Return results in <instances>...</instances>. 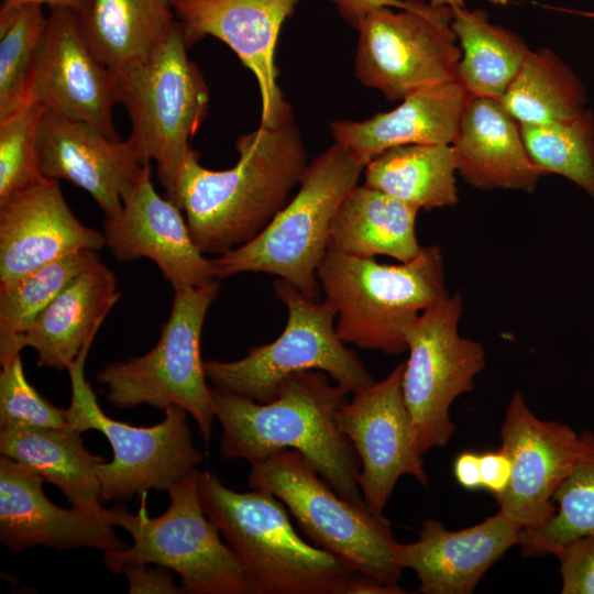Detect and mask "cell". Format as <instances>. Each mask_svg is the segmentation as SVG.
Wrapping results in <instances>:
<instances>
[{
  "instance_id": "6da1fadb",
  "label": "cell",
  "mask_w": 594,
  "mask_h": 594,
  "mask_svg": "<svg viewBox=\"0 0 594 594\" xmlns=\"http://www.w3.org/2000/svg\"><path fill=\"white\" fill-rule=\"evenodd\" d=\"M235 148L233 167L212 170L190 147L165 187L204 253L221 255L254 239L286 206L308 166L294 113L275 127L241 135Z\"/></svg>"
},
{
  "instance_id": "7a4b0ae2",
  "label": "cell",
  "mask_w": 594,
  "mask_h": 594,
  "mask_svg": "<svg viewBox=\"0 0 594 594\" xmlns=\"http://www.w3.org/2000/svg\"><path fill=\"white\" fill-rule=\"evenodd\" d=\"M329 378L323 371L293 374L268 403L211 387L222 427L220 452L252 464L280 450H297L340 496L365 507L358 484L360 461L338 419L349 393Z\"/></svg>"
},
{
  "instance_id": "3957f363",
  "label": "cell",
  "mask_w": 594,
  "mask_h": 594,
  "mask_svg": "<svg viewBox=\"0 0 594 594\" xmlns=\"http://www.w3.org/2000/svg\"><path fill=\"white\" fill-rule=\"evenodd\" d=\"M197 491L206 515L238 559L250 594H345L353 572L305 541L273 493L233 491L210 471L198 472Z\"/></svg>"
},
{
  "instance_id": "277c9868",
  "label": "cell",
  "mask_w": 594,
  "mask_h": 594,
  "mask_svg": "<svg viewBox=\"0 0 594 594\" xmlns=\"http://www.w3.org/2000/svg\"><path fill=\"white\" fill-rule=\"evenodd\" d=\"M317 277L326 299L336 308V332L344 343L400 354L405 333L427 308L450 294L443 255L438 245L398 264L328 249Z\"/></svg>"
},
{
  "instance_id": "5b68a950",
  "label": "cell",
  "mask_w": 594,
  "mask_h": 594,
  "mask_svg": "<svg viewBox=\"0 0 594 594\" xmlns=\"http://www.w3.org/2000/svg\"><path fill=\"white\" fill-rule=\"evenodd\" d=\"M363 170L341 145H330L308 163L296 196L261 233L211 260L216 277L268 273L320 300L317 270L329 248L331 221Z\"/></svg>"
},
{
  "instance_id": "8992f818",
  "label": "cell",
  "mask_w": 594,
  "mask_h": 594,
  "mask_svg": "<svg viewBox=\"0 0 594 594\" xmlns=\"http://www.w3.org/2000/svg\"><path fill=\"white\" fill-rule=\"evenodd\" d=\"M251 466L249 487L277 496L314 546L352 572L398 585L403 570L393 558L398 541L388 518L344 499L297 450L277 451Z\"/></svg>"
},
{
  "instance_id": "52a82bcc",
  "label": "cell",
  "mask_w": 594,
  "mask_h": 594,
  "mask_svg": "<svg viewBox=\"0 0 594 594\" xmlns=\"http://www.w3.org/2000/svg\"><path fill=\"white\" fill-rule=\"evenodd\" d=\"M274 290L287 309L282 334L267 344L250 348L239 360L204 361L206 377L215 388L268 403L285 380L305 371L326 372L348 393L376 382L337 334V311L330 301L312 300L280 278L274 282Z\"/></svg>"
},
{
  "instance_id": "ba28073f",
  "label": "cell",
  "mask_w": 594,
  "mask_h": 594,
  "mask_svg": "<svg viewBox=\"0 0 594 594\" xmlns=\"http://www.w3.org/2000/svg\"><path fill=\"white\" fill-rule=\"evenodd\" d=\"M219 279L174 292L167 321L147 353L107 363L96 374L117 408L145 404L158 409L180 406L195 419L205 442L216 418L200 353L204 321L219 293Z\"/></svg>"
},
{
  "instance_id": "9c48e42d",
  "label": "cell",
  "mask_w": 594,
  "mask_h": 594,
  "mask_svg": "<svg viewBox=\"0 0 594 594\" xmlns=\"http://www.w3.org/2000/svg\"><path fill=\"white\" fill-rule=\"evenodd\" d=\"M196 469L168 488L169 505L157 517L110 508L113 526L130 534L127 548L105 552V564L120 573L130 563H154L176 572L189 594H250L245 574L221 534L206 515L197 491Z\"/></svg>"
},
{
  "instance_id": "30bf717a",
  "label": "cell",
  "mask_w": 594,
  "mask_h": 594,
  "mask_svg": "<svg viewBox=\"0 0 594 594\" xmlns=\"http://www.w3.org/2000/svg\"><path fill=\"white\" fill-rule=\"evenodd\" d=\"M178 21L150 57L116 73L119 102L130 116V139L143 163H156L165 188L189 151L209 106L208 85L187 55Z\"/></svg>"
},
{
  "instance_id": "8fae6325",
  "label": "cell",
  "mask_w": 594,
  "mask_h": 594,
  "mask_svg": "<svg viewBox=\"0 0 594 594\" xmlns=\"http://www.w3.org/2000/svg\"><path fill=\"white\" fill-rule=\"evenodd\" d=\"M85 348L67 369L72 399L66 409L67 422L77 431L97 430L112 449V460L99 468L102 504L129 501L150 490L168 488L198 469L204 460L195 448L187 424V410L166 408L165 418L150 427H136L108 417L85 377Z\"/></svg>"
},
{
  "instance_id": "7c38bea8",
  "label": "cell",
  "mask_w": 594,
  "mask_h": 594,
  "mask_svg": "<svg viewBox=\"0 0 594 594\" xmlns=\"http://www.w3.org/2000/svg\"><path fill=\"white\" fill-rule=\"evenodd\" d=\"M452 18L451 8L429 2L417 10H370L355 28V77L388 101L458 80L462 53Z\"/></svg>"
},
{
  "instance_id": "4fadbf2b",
  "label": "cell",
  "mask_w": 594,
  "mask_h": 594,
  "mask_svg": "<svg viewBox=\"0 0 594 594\" xmlns=\"http://www.w3.org/2000/svg\"><path fill=\"white\" fill-rule=\"evenodd\" d=\"M463 310L460 293L425 309L407 328L408 360L403 394L424 453L446 446L455 431L452 403L474 389V378L485 367V351L459 333Z\"/></svg>"
},
{
  "instance_id": "5bb4252c",
  "label": "cell",
  "mask_w": 594,
  "mask_h": 594,
  "mask_svg": "<svg viewBox=\"0 0 594 594\" xmlns=\"http://www.w3.org/2000/svg\"><path fill=\"white\" fill-rule=\"evenodd\" d=\"M405 362L382 381L353 393L340 408L339 425L359 461L358 484L366 505L383 510L403 475L428 485L416 430L403 394Z\"/></svg>"
},
{
  "instance_id": "9a60e30c",
  "label": "cell",
  "mask_w": 594,
  "mask_h": 594,
  "mask_svg": "<svg viewBox=\"0 0 594 594\" xmlns=\"http://www.w3.org/2000/svg\"><path fill=\"white\" fill-rule=\"evenodd\" d=\"M47 18L30 102L120 140L112 114L119 103L116 73L89 46L77 11L51 8Z\"/></svg>"
},
{
  "instance_id": "2e32d148",
  "label": "cell",
  "mask_w": 594,
  "mask_h": 594,
  "mask_svg": "<svg viewBox=\"0 0 594 594\" xmlns=\"http://www.w3.org/2000/svg\"><path fill=\"white\" fill-rule=\"evenodd\" d=\"M499 435L513 468L507 490L495 499L520 530L537 529L557 510L553 495L573 468L580 435L566 424L538 418L520 392L507 406Z\"/></svg>"
},
{
  "instance_id": "e0dca14e",
  "label": "cell",
  "mask_w": 594,
  "mask_h": 594,
  "mask_svg": "<svg viewBox=\"0 0 594 594\" xmlns=\"http://www.w3.org/2000/svg\"><path fill=\"white\" fill-rule=\"evenodd\" d=\"M299 0H168L188 47L213 36L227 44L255 76L261 123L275 127L293 114L277 84L275 50L283 23Z\"/></svg>"
},
{
  "instance_id": "ac0fdd59",
  "label": "cell",
  "mask_w": 594,
  "mask_h": 594,
  "mask_svg": "<svg viewBox=\"0 0 594 594\" xmlns=\"http://www.w3.org/2000/svg\"><path fill=\"white\" fill-rule=\"evenodd\" d=\"M102 233L118 261L150 258L174 292L218 279L211 260L193 241L180 210L153 187L150 163L124 197L121 211L105 218Z\"/></svg>"
},
{
  "instance_id": "d6986e66",
  "label": "cell",
  "mask_w": 594,
  "mask_h": 594,
  "mask_svg": "<svg viewBox=\"0 0 594 594\" xmlns=\"http://www.w3.org/2000/svg\"><path fill=\"white\" fill-rule=\"evenodd\" d=\"M41 174L86 190L105 218L117 216L145 163L129 138L112 140L91 125L46 109L37 133Z\"/></svg>"
},
{
  "instance_id": "ffe728a7",
  "label": "cell",
  "mask_w": 594,
  "mask_h": 594,
  "mask_svg": "<svg viewBox=\"0 0 594 594\" xmlns=\"http://www.w3.org/2000/svg\"><path fill=\"white\" fill-rule=\"evenodd\" d=\"M103 233L81 223L58 180L42 177L0 201V285L68 254L99 252Z\"/></svg>"
},
{
  "instance_id": "44dd1931",
  "label": "cell",
  "mask_w": 594,
  "mask_h": 594,
  "mask_svg": "<svg viewBox=\"0 0 594 594\" xmlns=\"http://www.w3.org/2000/svg\"><path fill=\"white\" fill-rule=\"evenodd\" d=\"M44 479L24 464L0 458V540L13 554L32 547L56 550L127 548L113 526L75 507L63 508L43 491Z\"/></svg>"
},
{
  "instance_id": "7402d4cb",
  "label": "cell",
  "mask_w": 594,
  "mask_h": 594,
  "mask_svg": "<svg viewBox=\"0 0 594 594\" xmlns=\"http://www.w3.org/2000/svg\"><path fill=\"white\" fill-rule=\"evenodd\" d=\"M520 528L503 512L460 530L427 518L410 543L397 542L394 561L416 572L424 594H471L508 549L519 543Z\"/></svg>"
},
{
  "instance_id": "603a6c76",
  "label": "cell",
  "mask_w": 594,
  "mask_h": 594,
  "mask_svg": "<svg viewBox=\"0 0 594 594\" xmlns=\"http://www.w3.org/2000/svg\"><path fill=\"white\" fill-rule=\"evenodd\" d=\"M471 96L458 81L417 91L391 111L363 121L338 120L330 131L364 167L383 152L410 144H452Z\"/></svg>"
},
{
  "instance_id": "cb8c5ba5",
  "label": "cell",
  "mask_w": 594,
  "mask_h": 594,
  "mask_svg": "<svg viewBox=\"0 0 594 594\" xmlns=\"http://www.w3.org/2000/svg\"><path fill=\"white\" fill-rule=\"evenodd\" d=\"M451 146L457 173L481 190L531 193L542 176L527 153L519 123L496 99L470 98Z\"/></svg>"
},
{
  "instance_id": "d4e9b609",
  "label": "cell",
  "mask_w": 594,
  "mask_h": 594,
  "mask_svg": "<svg viewBox=\"0 0 594 594\" xmlns=\"http://www.w3.org/2000/svg\"><path fill=\"white\" fill-rule=\"evenodd\" d=\"M121 298L113 272L95 260L38 315L21 340L37 354V365L64 371L91 346L96 333Z\"/></svg>"
},
{
  "instance_id": "484cf974",
  "label": "cell",
  "mask_w": 594,
  "mask_h": 594,
  "mask_svg": "<svg viewBox=\"0 0 594 594\" xmlns=\"http://www.w3.org/2000/svg\"><path fill=\"white\" fill-rule=\"evenodd\" d=\"M0 453L55 485L73 507L113 526L112 510L105 508L100 498L99 468L107 461L89 452L81 432L68 422L61 428L1 427Z\"/></svg>"
},
{
  "instance_id": "4316f807",
  "label": "cell",
  "mask_w": 594,
  "mask_h": 594,
  "mask_svg": "<svg viewBox=\"0 0 594 594\" xmlns=\"http://www.w3.org/2000/svg\"><path fill=\"white\" fill-rule=\"evenodd\" d=\"M418 211L380 190L356 185L336 211L328 249L363 257L387 255L408 262L422 248L415 230Z\"/></svg>"
},
{
  "instance_id": "83f0119b",
  "label": "cell",
  "mask_w": 594,
  "mask_h": 594,
  "mask_svg": "<svg viewBox=\"0 0 594 594\" xmlns=\"http://www.w3.org/2000/svg\"><path fill=\"white\" fill-rule=\"evenodd\" d=\"M77 13L89 46L113 73L150 57L176 22L168 0H90Z\"/></svg>"
},
{
  "instance_id": "f1b7e54d",
  "label": "cell",
  "mask_w": 594,
  "mask_h": 594,
  "mask_svg": "<svg viewBox=\"0 0 594 594\" xmlns=\"http://www.w3.org/2000/svg\"><path fill=\"white\" fill-rule=\"evenodd\" d=\"M455 174L451 144H410L373 158L364 167L363 185L430 211L459 202Z\"/></svg>"
},
{
  "instance_id": "f546056e",
  "label": "cell",
  "mask_w": 594,
  "mask_h": 594,
  "mask_svg": "<svg viewBox=\"0 0 594 594\" xmlns=\"http://www.w3.org/2000/svg\"><path fill=\"white\" fill-rule=\"evenodd\" d=\"M452 30L460 41L458 81L471 97L499 100L530 48L513 31L490 22L486 11L452 9Z\"/></svg>"
},
{
  "instance_id": "4dcf8cb0",
  "label": "cell",
  "mask_w": 594,
  "mask_h": 594,
  "mask_svg": "<svg viewBox=\"0 0 594 594\" xmlns=\"http://www.w3.org/2000/svg\"><path fill=\"white\" fill-rule=\"evenodd\" d=\"M585 90L574 72L547 47L529 51L518 74L499 99L519 124L570 119L585 108Z\"/></svg>"
},
{
  "instance_id": "1f68e13d",
  "label": "cell",
  "mask_w": 594,
  "mask_h": 594,
  "mask_svg": "<svg viewBox=\"0 0 594 594\" xmlns=\"http://www.w3.org/2000/svg\"><path fill=\"white\" fill-rule=\"evenodd\" d=\"M98 257L97 251L76 252L0 285V362L21 353V340L38 315Z\"/></svg>"
},
{
  "instance_id": "d6a6232c",
  "label": "cell",
  "mask_w": 594,
  "mask_h": 594,
  "mask_svg": "<svg viewBox=\"0 0 594 594\" xmlns=\"http://www.w3.org/2000/svg\"><path fill=\"white\" fill-rule=\"evenodd\" d=\"M557 510L537 529H522L519 546L525 557L554 554L568 541L594 531V432L580 433L576 460L553 495Z\"/></svg>"
},
{
  "instance_id": "836d02e7",
  "label": "cell",
  "mask_w": 594,
  "mask_h": 594,
  "mask_svg": "<svg viewBox=\"0 0 594 594\" xmlns=\"http://www.w3.org/2000/svg\"><path fill=\"white\" fill-rule=\"evenodd\" d=\"M47 21L38 3L0 9V121L31 103Z\"/></svg>"
},
{
  "instance_id": "e575fe53",
  "label": "cell",
  "mask_w": 594,
  "mask_h": 594,
  "mask_svg": "<svg viewBox=\"0 0 594 594\" xmlns=\"http://www.w3.org/2000/svg\"><path fill=\"white\" fill-rule=\"evenodd\" d=\"M527 153L544 174L575 183L594 198V118L584 109L562 121L519 124Z\"/></svg>"
},
{
  "instance_id": "d590c367",
  "label": "cell",
  "mask_w": 594,
  "mask_h": 594,
  "mask_svg": "<svg viewBox=\"0 0 594 594\" xmlns=\"http://www.w3.org/2000/svg\"><path fill=\"white\" fill-rule=\"evenodd\" d=\"M46 108L29 103L0 121V201L44 177L37 162V133Z\"/></svg>"
},
{
  "instance_id": "8d00e7d4",
  "label": "cell",
  "mask_w": 594,
  "mask_h": 594,
  "mask_svg": "<svg viewBox=\"0 0 594 594\" xmlns=\"http://www.w3.org/2000/svg\"><path fill=\"white\" fill-rule=\"evenodd\" d=\"M0 364V428L14 424L42 428L67 425L66 409L54 406L28 382L21 353Z\"/></svg>"
},
{
  "instance_id": "74e56055",
  "label": "cell",
  "mask_w": 594,
  "mask_h": 594,
  "mask_svg": "<svg viewBox=\"0 0 594 594\" xmlns=\"http://www.w3.org/2000/svg\"><path fill=\"white\" fill-rule=\"evenodd\" d=\"M554 556L560 562L562 594H594V531L568 541Z\"/></svg>"
},
{
  "instance_id": "f35d334b",
  "label": "cell",
  "mask_w": 594,
  "mask_h": 594,
  "mask_svg": "<svg viewBox=\"0 0 594 594\" xmlns=\"http://www.w3.org/2000/svg\"><path fill=\"white\" fill-rule=\"evenodd\" d=\"M166 566L147 568L144 563H130L121 569L129 583L130 594H182L174 583L173 574Z\"/></svg>"
},
{
  "instance_id": "ab89813d",
  "label": "cell",
  "mask_w": 594,
  "mask_h": 594,
  "mask_svg": "<svg viewBox=\"0 0 594 594\" xmlns=\"http://www.w3.org/2000/svg\"><path fill=\"white\" fill-rule=\"evenodd\" d=\"M512 468V460L502 447L482 453L481 474L483 488L487 490L494 497L503 494L508 487Z\"/></svg>"
},
{
  "instance_id": "60d3db41",
  "label": "cell",
  "mask_w": 594,
  "mask_h": 594,
  "mask_svg": "<svg viewBox=\"0 0 594 594\" xmlns=\"http://www.w3.org/2000/svg\"><path fill=\"white\" fill-rule=\"evenodd\" d=\"M339 14L352 26L356 28L363 15L377 7L417 10L427 2L425 0H331Z\"/></svg>"
},
{
  "instance_id": "b9f144b4",
  "label": "cell",
  "mask_w": 594,
  "mask_h": 594,
  "mask_svg": "<svg viewBox=\"0 0 594 594\" xmlns=\"http://www.w3.org/2000/svg\"><path fill=\"white\" fill-rule=\"evenodd\" d=\"M453 474L458 484L465 490L483 488L481 454L472 451L458 454L453 462Z\"/></svg>"
},
{
  "instance_id": "7bdbcfd3",
  "label": "cell",
  "mask_w": 594,
  "mask_h": 594,
  "mask_svg": "<svg viewBox=\"0 0 594 594\" xmlns=\"http://www.w3.org/2000/svg\"><path fill=\"white\" fill-rule=\"evenodd\" d=\"M90 0H2L0 9L16 7L24 3L47 4L51 8H68L77 12L82 11Z\"/></svg>"
},
{
  "instance_id": "ee69618b",
  "label": "cell",
  "mask_w": 594,
  "mask_h": 594,
  "mask_svg": "<svg viewBox=\"0 0 594 594\" xmlns=\"http://www.w3.org/2000/svg\"><path fill=\"white\" fill-rule=\"evenodd\" d=\"M465 0H429V3L437 7H449L451 9L454 8H463ZM494 4H505L507 3V0H488Z\"/></svg>"
},
{
  "instance_id": "f6af8a7d",
  "label": "cell",
  "mask_w": 594,
  "mask_h": 594,
  "mask_svg": "<svg viewBox=\"0 0 594 594\" xmlns=\"http://www.w3.org/2000/svg\"><path fill=\"white\" fill-rule=\"evenodd\" d=\"M585 15H587V16H594V12L585 13Z\"/></svg>"
}]
</instances>
